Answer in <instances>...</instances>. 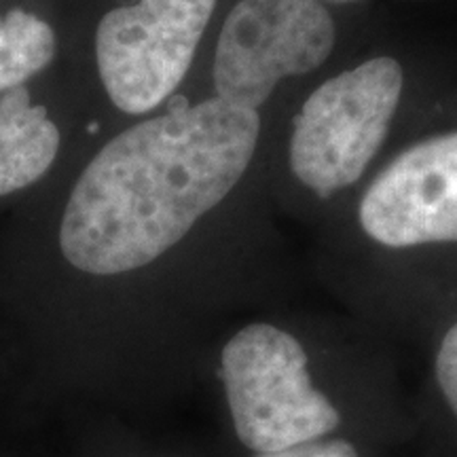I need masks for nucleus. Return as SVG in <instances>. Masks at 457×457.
Here are the masks:
<instances>
[{
	"label": "nucleus",
	"instance_id": "f257e3e1",
	"mask_svg": "<svg viewBox=\"0 0 457 457\" xmlns=\"http://www.w3.org/2000/svg\"><path fill=\"white\" fill-rule=\"evenodd\" d=\"M262 114L185 91L100 136L0 222V303L34 356L64 364L111 296L191 254L261 151Z\"/></svg>",
	"mask_w": 457,
	"mask_h": 457
},
{
	"label": "nucleus",
	"instance_id": "f03ea898",
	"mask_svg": "<svg viewBox=\"0 0 457 457\" xmlns=\"http://www.w3.org/2000/svg\"><path fill=\"white\" fill-rule=\"evenodd\" d=\"M225 0H74L72 66L102 136L191 83Z\"/></svg>",
	"mask_w": 457,
	"mask_h": 457
},
{
	"label": "nucleus",
	"instance_id": "7ed1b4c3",
	"mask_svg": "<svg viewBox=\"0 0 457 457\" xmlns=\"http://www.w3.org/2000/svg\"><path fill=\"white\" fill-rule=\"evenodd\" d=\"M407 85V68L390 54L364 57L313 85L286 142L296 185L322 202L360 185L390 138Z\"/></svg>",
	"mask_w": 457,
	"mask_h": 457
},
{
	"label": "nucleus",
	"instance_id": "20e7f679",
	"mask_svg": "<svg viewBox=\"0 0 457 457\" xmlns=\"http://www.w3.org/2000/svg\"><path fill=\"white\" fill-rule=\"evenodd\" d=\"M358 15L322 0H225L204 51L208 91L262 112L284 83L327 64Z\"/></svg>",
	"mask_w": 457,
	"mask_h": 457
},
{
	"label": "nucleus",
	"instance_id": "39448f33",
	"mask_svg": "<svg viewBox=\"0 0 457 457\" xmlns=\"http://www.w3.org/2000/svg\"><path fill=\"white\" fill-rule=\"evenodd\" d=\"M219 375L239 443L273 453L322 441L341 413L312 379L307 350L296 335L271 322H250L220 350Z\"/></svg>",
	"mask_w": 457,
	"mask_h": 457
},
{
	"label": "nucleus",
	"instance_id": "423d86ee",
	"mask_svg": "<svg viewBox=\"0 0 457 457\" xmlns=\"http://www.w3.org/2000/svg\"><path fill=\"white\" fill-rule=\"evenodd\" d=\"M356 222L384 250L457 256V106L370 176Z\"/></svg>",
	"mask_w": 457,
	"mask_h": 457
},
{
	"label": "nucleus",
	"instance_id": "0eeeda50",
	"mask_svg": "<svg viewBox=\"0 0 457 457\" xmlns=\"http://www.w3.org/2000/svg\"><path fill=\"white\" fill-rule=\"evenodd\" d=\"M100 136L72 62L0 96V214L37 197Z\"/></svg>",
	"mask_w": 457,
	"mask_h": 457
},
{
	"label": "nucleus",
	"instance_id": "6e6552de",
	"mask_svg": "<svg viewBox=\"0 0 457 457\" xmlns=\"http://www.w3.org/2000/svg\"><path fill=\"white\" fill-rule=\"evenodd\" d=\"M74 0H0V96L68 64Z\"/></svg>",
	"mask_w": 457,
	"mask_h": 457
},
{
	"label": "nucleus",
	"instance_id": "1a4fd4ad",
	"mask_svg": "<svg viewBox=\"0 0 457 457\" xmlns=\"http://www.w3.org/2000/svg\"><path fill=\"white\" fill-rule=\"evenodd\" d=\"M432 377L445 409L457 424V316L438 337L432 358Z\"/></svg>",
	"mask_w": 457,
	"mask_h": 457
},
{
	"label": "nucleus",
	"instance_id": "9d476101",
	"mask_svg": "<svg viewBox=\"0 0 457 457\" xmlns=\"http://www.w3.org/2000/svg\"><path fill=\"white\" fill-rule=\"evenodd\" d=\"M254 457H360V453L350 441H343V438L327 441V438H322V441L296 445V447L273 451V453H259Z\"/></svg>",
	"mask_w": 457,
	"mask_h": 457
},
{
	"label": "nucleus",
	"instance_id": "9b49d317",
	"mask_svg": "<svg viewBox=\"0 0 457 457\" xmlns=\"http://www.w3.org/2000/svg\"><path fill=\"white\" fill-rule=\"evenodd\" d=\"M322 3L339 11H347V13H362L369 7L370 0H322Z\"/></svg>",
	"mask_w": 457,
	"mask_h": 457
}]
</instances>
